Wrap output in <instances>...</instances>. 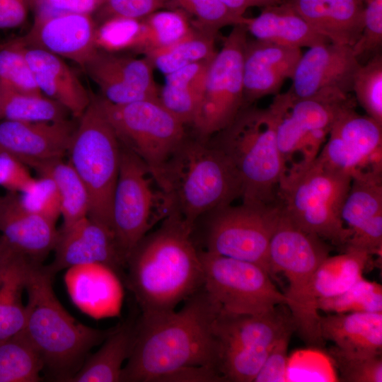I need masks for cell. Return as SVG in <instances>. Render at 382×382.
Instances as JSON below:
<instances>
[{"instance_id": "obj_39", "label": "cell", "mask_w": 382, "mask_h": 382, "mask_svg": "<svg viewBox=\"0 0 382 382\" xmlns=\"http://www.w3.org/2000/svg\"><path fill=\"white\" fill-rule=\"evenodd\" d=\"M0 90L42 93L34 80L20 37L0 45Z\"/></svg>"}, {"instance_id": "obj_32", "label": "cell", "mask_w": 382, "mask_h": 382, "mask_svg": "<svg viewBox=\"0 0 382 382\" xmlns=\"http://www.w3.org/2000/svg\"><path fill=\"white\" fill-rule=\"evenodd\" d=\"M369 253L347 248L340 255H328L317 268L313 278L316 300L339 295L363 278Z\"/></svg>"}, {"instance_id": "obj_26", "label": "cell", "mask_w": 382, "mask_h": 382, "mask_svg": "<svg viewBox=\"0 0 382 382\" xmlns=\"http://www.w3.org/2000/svg\"><path fill=\"white\" fill-rule=\"evenodd\" d=\"M297 12L330 42L352 47L364 25L362 0H289Z\"/></svg>"}, {"instance_id": "obj_9", "label": "cell", "mask_w": 382, "mask_h": 382, "mask_svg": "<svg viewBox=\"0 0 382 382\" xmlns=\"http://www.w3.org/2000/svg\"><path fill=\"white\" fill-rule=\"evenodd\" d=\"M120 155L121 144L117 136L98 97H92L79 118L66 156L87 189L88 216L111 230L112 202Z\"/></svg>"}, {"instance_id": "obj_51", "label": "cell", "mask_w": 382, "mask_h": 382, "mask_svg": "<svg viewBox=\"0 0 382 382\" xmlns=\"http://www.w3.org/2000/svg\"><path fill=\"white\" fill-rule=\"evenodd\" d=\"M30 9V0H0V29L21 26Z\"/></svg>"}, {"instance_id": "obj_5", "label": "cell", "mask_w": 382, "mask_h": 382, "mask_svg": "<svg viewBox=\"0 0 382 382\" xmlns=\"http://www.w3.org/2000/svg\"><path fill=\"white\" fill-rule=\"evenodd\" d=\"M210 139L233 167L242 202H277L282 165L267 108L244 106L227 127Z\"/></svg>"}, {"instance_id": "obj_42", "label": "cell", "mask_w": 382, "mask_h": 382, "mask_svg": "<svg viewBox=\"0 0 382 382\" xmlns=\"http://www.w3.org/2000/svg\"><path fill=\"white\" fill-rule=\"evenodd\" d=\"M352 92L366 115L382 125V56L376 54L357 71Z\"/></svg>"}, {"instance_id": "obj_47", "label": "cell", "mask_w": 382, "mask_h": 382, "mask_svg": "<svg viewBox=\"0 0 382 382\" xmlns=\"http://www.w3.org/2000/svg\"><path fill=\"white\" fill-rule=\"evenodd\" d=\"M28 167L19 159L0 149V186L8 192L22 193L34 182Z\"/></svg>"}, {"instance_id": "obj_17", "label": "cell", "mask_w": 382, "mask_h": 382, "mask_svg": "<svg viewBox=\"0 0 382 382\" xmlns=\"http://www.w3.org/2000/svg\"><path fill=\"white\" fill-rule=\"evenodd\" d=\"M53 261L45 266L52 276L64 270L87 264H100L120 274L126 267L113 231L88 216L59 231Z\"/></svg>"}, {"instance_id": "obj_29", "label": "cell", "mask_w": 382, "mask_h": 382, "mask_svg": "<svg viewBox=\"0 0 382 382\" xmlns=\"http://www.w3.org/2000/svg\"><path fill=\"white\" fill-rule=\"evenodd\" d=\"M35 263L10 250L0 266V342L23 329L26 309L22 296L30 270Z\"/></svg>"}, {"instance_id": "obj_27", "label": "cell", "mask_w": 382, "mask_h": 382, "mask_svg": "<svg viewBox=\"0 0 382 382\" xmlns=\"http://www.w3.org/2000/svg\"><path fill=\"white\" fill-rule=\"evenodd\" d=\"M245 25L256 40L282 45L301 49L330 42L311 28L289 0L263 8L259 16L248 18Z\"/></svg>"}, {"instance_id": "obj_49", "label": "cell", "mask_w": 382, "mask_h": 382, "mask_svg": "<svg viewBox=\"0 0 382 382\" xmlns=\"http://www.w3.org/2000/svg\"><path fill=\"white\" fill-rule=\"evenodd\" d=\"M105 0H30L34 16L52 15L61 13L93 14Z\"/></svg>"}, {"instance_id": "obj_41", "label": "cell", "mask_w": 382, "mask_h": 382, "mask_svg": "<svg viewBox=\"0 0 382 382\" xmlns=\"http://www.w3.org/2000/svg\"><path fill=\"white\" fill-rule=\"evenodd\" d=\"M339 374L338 381L345 382H381V353L366 354L347 352L336 346L327 354Z\"/></svg>"}, {"instance_id": "obj_11", "label": "cell", "mask_w": 382, "mask_h": 382, "mask_svg": "<svg viewBox=\"0 0 382 382\" xmlns=\"http://www.w3.org/2000/svg\"><path fill=\"white\" fill-rule=\"evenodd\" d=\"M98 99L120 144L140 158L154 175L186 136L185 125L158 99L123 105Z\"/></svg>"}, {"instance_id": "obj_12", "label": "cell", "mask_w": 382, "mask_h": 382, "mask_svg": "<svg viewBox=\"0 0 382 382\" xmlns=\"http://www.w3.org/2000/svg\"><path fill=\"white\" fill-rule=\"evenodd\" d=\"M279 213L277 202H242L213 211L207 214L203 250L257 264L269 274V244Z\"/></svg>"}, {"instance_id": "obj_52", "label": "cell", "mask_w": 382, "mask_h": 382, "mask_svg": "<svg viewBox=\"0 0 382 382\" xmlns=\"http://www.w3.org/2000/svg\"><path fill=\"white\" fill-rule=\"evenodd\" d=\"M161 381H223L219 373L209 367L189 366L167 375Z\"/></svg>"}, {"instance_id": "obj_31", "label": "cell", "mask_w": 382, "mask_h": 382, "mask_svg": "<svg viewBox=\"0 0 382 382\" xmlns=\"http://www.w3.org/2000/svg\"><path fill=\"white\" fill-rule=\"evenodd\" d=\"M135 333L129 321L118 325L100 348L87 357L70 382H120L123 364L128 359Z\"/></svg>"}, {"instance_id": "obj_8", "label": "cell", "mask_w": 382, "mask_h": 382, "mask_svg": "<svg viewBox=\"0 0 382 382\" xmlns=\"http://www.w3.org/2000/svg\"><path fill=\"white\" fill-rule=\"evenodd\" d=\"M351 182L350 175L327 168L316 158L282 177L277 202L303 231L344 248L349 232L341 210Z\"/></svg>"}, {"instance_id": "obj_37", "label": "cell", "mask_w": 382, "mask_h": 382, "mask_svg": "<svg viewBox=\"0 0 382 382\" xmlns=\"http://www.w3.org/2000/svg\"><path fill=\"white\" fill-rule=\"evenodd\" d=\"M141 20L144 33L139 52L144 54L178 42L195 28L180 9L158 10Z\"/></svg>"}, {"instance_id": "obj_14", "label": "cell", "mask_w": 382, "mask_h": 382, "mask_svg": "<svg viewBox=\"0 0 382 382\" xmlns=\"http://www.w3.org/2000/svg\"><path fill=\"white\" fill-rule=\"evenodd\" d=\"M247 35L245 24L233 25L209 63L204 95L192 125L199 137L209 138L224 129L245 106L243 71Z\"/></svg>"}, {"instance_id": "obj_16", "label": "cell", "mask_w": 382, "mask_h": 382, "mask_svg": "<svg viewBox=\"0 0 382 382\" xmlns=\"http://www.w3.org/2000/svg\"><path fill=\"white\" fill-rule=\"evenodd\" d=\"M83 69L100 88V97L110 103L158 99L154 66L145 57L134 58L98 50Z\"/></svg>"}, {"instance_id": "obj_28", "label": "cell", "mask_w": 382, "mask_h": 382, "mask_svg": "<svg viewBox=\"0 0 382 382\" xmlns=\"http://www.w3.org/2000/svg\"><path fill=\"white\" fill-rule=\"evenodd\" d=\"M323 340L351 352L376 354L382 349V312L328 313L320 316Z\"/></svg>"}, {"instance_id": "obj_25", "label": "cell", "mask_w": 382, "mask_h": 382, "mask_svg": "<svg viewBox=\"0 0 382 382\" xmlns=\"http://www.w3.org/2000/svg\"><path fill=\"white\" fill-rule=\"evenodd\" d=\"M24 54L40 92L79 119L93 96L74 71L62 57L47 51L24 45Z\"/></svg>"}, {"instance_id": "obj_55", "label": "cell", "mask_w": 382, "mask_h": 382, "mask_svg": "<svg viewBox=\"0 0 382 382\" xmlns=\"http://www.w3.org/2000/svg\"><path fill=\"white\" fill-rule=\"evenodd\" d=\"M4 201V196H0V209L3 205Z\"/></svg>"}, {"instance_id": "obj_20", "label": "cell", "mask_w": 382, "mask_h": 382, "mask_svg": "<svg viewBox=\"0 0 382 382\" xmlns=\"http://www.w3.org/2000/svg\"><path fill=\"white\" fill-rule=\"evenodd\" d=\"M349 236L344 248L381 256L382 173H366L352 178L341 210Z\"/></svg>"}, {"instance_id": "obj_3", "label": "cell", "mask_w": 382, "mask_h": 382, "mask_svg": "<svg viewBox=\"0 0 382 382\" xmlns=\"http://www.w3.org/2000/svg\"><path fill=\"white\" fill-rule=\"evenodd\" d=\"M172 212L193 229L204 215L241 198L239 180L225 154L210 137L187 134L154 175Z\"/></svg>"}, {"instance_id": "obj_54", "label": "cell", "mask_w": 382, "mask_h": 382, "mask_svg": "<svg viewBox=\"0 0 382 382\" xmlns=\"http://www.w3.org/2000/svg\"><path fill=\"white\" fill-rule=\"evenodd\" d=\"M10 250V248L8 246L1 235H0V266L6 259Z\"/></svg>"}, {"instance_id": "obj_53", "label": "cell", "mask_w": 382, "mask_h": 382, "mask_svg": "<svg viewBox=\"0 0 382 382\" xmlns=\"http://www.w3.org/2000/svg\"><path fill=\"white\" fill-rule=\"evenodd\" d=\"M233 13L243 16L245 11L250 7L265 8L282 3L284 0H220Z\"/></svg>"}, {"instance_id": "obj_35", "label": "cell", "mask_w": 382, "mask_h": 382, "mask_svg": "<svg viewBox=\"0 0 382 382\" xmlns=\"http://www.w3.org/2000/svg\"><path fill=\"white\" fill-rule=\"evenodd\" d=\"M44 365L22 332L0 342V382H37Z\"/></svg>"}, {"instance_id": "obj_19", "label": "cell", "mask_w": 382, "mask_h": 382, "mask_svg": "<svg viewBox=\"0 0 382 382\" xmlns=\"http://www.w3.org/2000/svg\"><path fill=\"white\" fill-rule=\"evenodd\" d=\"M360 66L351 46L330 42L313 46L299 59L287 92L296 98L328 88L351 93Z\"/></svg>"}, {"instance_id": "obj_7", "label": "cell", "mask_w": 382, "mask_h": 382, "mask_svg": "<svg viewBox=\"0 0 382 382\" xmlns=\"http://www.w3.org/2000/svg\"><path fill=\"white\" fill-rule=\"evenodd\" d=\"M356 105L350 93L336 88H324L305 98L287 91L276 94L267 109L274 125L282 178L314 161L335 120Z\"/></svg>"}, {"instance_id": "obj_50", "label": "cell", "mask_w": 382, "mask_h": 382, "mask_svg": "<svg viewBox=\"0 0 382 382\" xmlns=\"http://www.w3.org/2000/svg\"><path fill=\"white\" fill-rule=\"evenodd\" d=\"M364 25L359 40V45L369 50L378 48L382 43V0H362Z\"/></svg>"}, {"instance_id": "obj_36", "label": "cell", "mask_w": 382, "mask_h": 382, "mask_svg": "<svg viewBox=\"0 0 382 382\" xmlns=\"http://www.w3.org/2000/svg\"><path fill=\"white\" fill-rule=\"evenodd\" d=\"M69 112L41 94L0 90V119L21 122H54L67 119Z\"/></svg>"}, {"instance_id": "obj_46", "label": "cell", "mask_w": 382, "mask_h": 382, "mask_svg": "<svg viewBox=\"0 0 382 382\" xmlns=\"http://www.w3.org/2000/svg\"><path fill=\"white\" fill-rule=\"evenodd\" d=\"M170 4V0H105L95 21L98 24L112 17L141 20Z\"/></svg>"}, {"instance_id": "obj_22", "label": "cell", "mask_w": 382, "mask_h": 382, "mask_svg": "<svg viewBox=\"0 0 382 382\" xmlns=\"http://www.w3.org/2000/svg\"><path fill=\"white\" fill-rule=\"evenodd\" d=\"M286 306L279 305L267 312L254 315L220 311L214 327L217 354L224 351L270 350L284 333L296 330Z\"/></svg>"}, {"instance_id": "obj_24", "label": "cell", "mask_w": 382, "mask_h": 382, "mask_svg": "<svg viewBox=\"0 0 382 382\" xmlns=\"http://www.w3.org/2000/svg\"><path fill=\"white\" fill-rule=\"evenodd\" d=\"M0 232L11 250L40 264L59 237L55 221L27 210L18 193L8 192L0 209Z\"/></svg>"}, {"instance_id": "obj_18", "label": "cell", "mask_w": 382, "mask_h": 382, "mask_svg": "<svg viewBox=\"0 0 382 382\" xmlns=\"http://www.w3.org/2000/svg\"><path fill=\"white\" fill-rule=\"evenodd\" d=\"M97 23L92 14L61 13L34 16L23 43L77 63L81 68L98 50L95 43Z\"/></svg>"}, {"instance_id": "obj_1", "label": "cell", "mask_w": 382, "mask_h": 382, "mask_svg": "<svg viewBox=\"0 0 382 382\" xmlns=\"http://www.w3.org/2000/svg\"><path fill=\"white\" fill-rule=\"evenodd\" d=\"M219 312L220 308L202 286L178 311L141 315L135 324L132 349L120 381H161L189 366L217 371L214 327Z\"/></svg>"}, {"instance_id": "obj_43", "label": "cell", "mask_w": 382, "mask_h": 382, "mask_svg": "<svg viewBox=\"0 0 382 382\" xmlns=\"http://www.w3.org/2000/svg\"><path fill=\"white\" fill-rule=\"evenodd\" d=\"M170 3L193 18V25L217 33L227 25L245 24L248 18L228 8L220 0H170Z\"/></svg>"}, {"instance_id": "obj_13", "label": "cell", "mask_w": 382, "mask_h": 382, "mask_svg": "<svg viewBox=\"0 0 382 382\" xmlns=\"http://www.w3.org/2000/svg\"><path fill=\"white\" fill-rule=\"evenodd\" d=\"M199 253L204 272L203 287L220 311L254 315L287 304L285 295L261 266L205 250Z\"/></svg>"}, {"instance_id": "obj_38", "label": "cell", "mask_w": 382, "mask_h": 382, "mask_svg": "<svg viewBox=\"0 0 382 382\" xmlns=\"http://www.w3.org/2000/svg\"><path fill=\"white\" fill-rule=\"evenodd\" d=\"M317 308L328 313H381L382 287L361 278L339 295L318 299Z\"/></svg>"}, {"instance_id": "obj_33", "label": "cell", "mask_w": 382, "mask_h": 382, "mask_svg": "<svg viewBox=\"0 0 382 382\" xmlns=\"http://www.w3.org/2000/svg\"><path fill=\"white\" fill-rule=\"evenodd\" d=\"M39 175L50 177L55 184L60 203V216L65 229L88 216L90 199L87 189L70 163L63 158L40 165Z\"/></svg>"}, {"instance_id": "obj_4", "label": "cell", "mask_w": 382, "mask_h": 382, "mask_svg": "<svg viewBox=\"0 0 382 382\" xmlns=\"http://www.w3.org/2000/svg\"><path fill=\"white\" fill-rule=\"evenodd\" d=\"M53 278L42 264L35 263L30 268L21 332L37 352L44 369L58 381H68L91 349L103 342L115 327L100 330L78 322L57 298Z\"/></svg>"}, {"instance_id": "obj_45", "label": "cell", "mask_w": 382, "mask_h": 382, "mask_svg": "<svg viewBox=\"0 0 382 382\" xmlns=\"http://www.w3.org/2000/svg\"><path fill=\"white\" fill-rule=\"evenodd\" d=\"M21 204L27 210L57 221L60 216V203L53 180L39 175L23 192L18 194Z\"/></svg>"}, {"instance_id": "obj_21", "label": "cell", "mask_w": 382, "mask_h": 382, "mask_svg": "<svg viewBox=\"0 0 382 382\" xmlns=\"http://www.w3.org/2000/svg\"><path fill=\"white\" fill-rule=\"evenodd\" d=\"M76 125L68 119L54 122H0V149L28 167L64 158Z\"/></svg>"}, {"instance_id": "obj_34", "label": "cell", "mask_w": 382, "mask_h": 382, "mask_svg": "<svg viewBox=\"0 0 382 382\" xmlns=\"http://www.w3.org/2000/svg\"><path fill=\"white\" fill-rule=\"evenodd\" d=\"M216 33L197 28L178 42L151 51L144 57L154 68L167 75L187 65L211 61L216 53Z\"/></svg>"}, {"instance_id": "obj_10", "label": "cell", "mask_w": 382, "mask_h": 382, "mask_svg": "<svg viewBox=\"0 0 382 382\" xmlns=\"http://www.w3.org/2000/svg\"><path fill=\"white\" fill-rule=\"evenodd\" d=\"M171 212L170 201L151 169L121 144L111 227L126 262L142 238Z\"/></svg>"}, {"instance_id": "obj_2", "label": "cell", "mask_w": 382, "mask_h": 382, "mask_svg": "<svg viewBox=\"0 0 382 382\" xmlns=\"http://www.w3.org/2000/svg\"><path fill=\"white\" fill-rule=\"evenodd\" d=\"M193 230L171 212L129 255L125 281L141 315L175 310L203 286L204 272Z\"/></svg>"}, {"instance_id": "obj_6", "label": "cell", "mask_w": 382, "mask_h": 382, "mask_svg": "<svg viewBox=\"0 0 382 382\" xmlns=\"http://www.w3.org/2000/svg\"><path fill=\"white\" fill-rule=\"evenodd\" d=\"M329 246L317 236L297 226L281 209L268 248L270 277L282 272L289 287L284 294L302 339L311 345H322L320 315L313 292L315 272L328 256Z\"/></svg>"}, {"instance_id": "obj_15", "label": "cell", "mask_w": 382, "mask_h": 382, "mask_svg": "<svg viewBox=\"0 0 382 382\" xmlns=\"http://www.w3.org/2000/svg\"><path fill=\"white\" fill-rule=\"evenodd\" d=\"M317 158L327 168L353 176L382 171V125L355 108L332 125Z\"/></svg>"}, {"instance_id": "obj_48", "label": "cell", "mask_w": 382, "mask_h": 382, "mask_svg": "<svg viewBox=\"0 0 382 382\" xmlns=\"http://www.w3.org/2000/svg\"><path fill=\"white\" fill-rule=\"evenodd\" d=\"M293 332H286L274 344L254 382H286L287 350Z\"/></svg>"}, {"instance_id": "obj_44", "label": "cell", "mask_w": 382, "mask_h": 382, "mask_svg": "<svg viewBox=\"0 0 382 382\" xmlns=\"http://www.w3.org/2000/svg\"><path fill=\"white\" fill-rule=\"evenodd\" d=\"M327 354L318 349H301L288 357L286 382L338 381Z\"/></svg>"}, {"instance_id": "obj_40", "label": "cell", "mask_w": 382, "mask_h": 382, "mask_svg": "<svg viewBox=\"0 0 382 382\" xmlns=\"http://www.w3.org/2000/svg\"><path fill=\"white\" fill-rule=\"evenodd\" d=\"M142 20L112 17L97 24L95 43L98 50L120 52H139L143 40Z\"/></svg>"}, {"instance_id": "obj_30", "label": "cell", "mask_w": 382, "mask_h": 382, "mask_svg": "<svg viewBox=\"0 0 382 382\" xmlns=\"http://www.w3.org/2000/svg\"><path fill=\"white\" fill-rule=\"evenodd\" d=\"M210 62L192 64L166 75L159 90V102L185 126H192L197 115Z\"/></svg>"}, {"instance_id": "obj_23", "label": "cell", "mask_w": 382, "mask_h": 382, "mask_svg": "<svg viewBox=\"0 0 382 382\" xmlns=\"http://www.w3.org/2000/svg\"><path fill=\"white\" fill-rule=\"evenodd\" d=\"M301 55V48L248 40L243 71L245 106L279 93L284 82L291 79Z\"/></svg>"}]
</instances>
